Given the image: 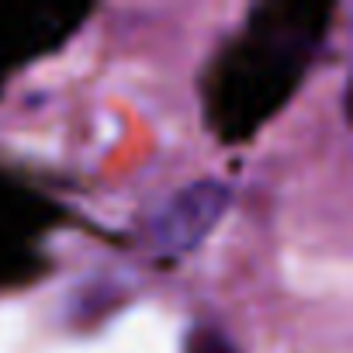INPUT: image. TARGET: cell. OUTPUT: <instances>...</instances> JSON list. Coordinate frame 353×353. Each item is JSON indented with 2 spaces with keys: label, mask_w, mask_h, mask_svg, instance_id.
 Here are the masks:
<instances>
[{
  "label": "cell",
  "mask_w": 353,
  "mask_h": 353,
  "mask_svg": "<svg viewBox=\"0 0 353 353\" xmlns=\"http://www.w3.org/2000/svg\"><path fill=\"white\" fill-rule=\"evenodd\" d=\"M188 353H239L225 332L212 329V325H201L188 336Z\"/></svg>",
  "instance_id": "7a4b0ae2"
},
{
  "label": "cell",
  "mask_w": 353,
  "mask_h": 353,
  "mask_svg": "<svg viewBox=\"0 0 353 353\" xmlns=\"http://www.w3.org/2000/svg\"><path fill=\"white\" fill-rule=\"evenodd\" d=\"M232 191L222 181H194L176 191L152 219V246L163 256H184L205 243V236L229 212Z\"/></svg>",
  "instance_id": "6da1fadb"
}]
</instances>
